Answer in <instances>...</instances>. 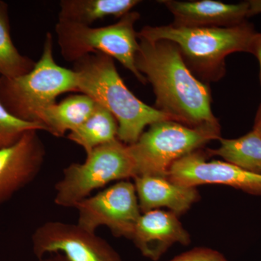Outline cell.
Here are the masks:
<instances>
[{
	"label": "cell",
	"instance_id": "8992f818",
	"mask_svg": "<svg viewBox=\"0 0 261 261\" xmlns=\"http://www.w3.org/2000/svg\"><path fill=\"white\" fill-rule=\"evenodd\" d=\"M220 138L221 126L192 128L170 120L154 123L137 142L128 145L135 160L136 177H167L170 168L178 160Z\"/></svg>",
	"mask_w": 261,
	"mask_h": 261
},
{
	"label": "cell",
	"instance_id": "ba28073f",
	"mask_svg": "<svg viewBox=\"0 0 261 261\" xmlns=\"http://www.w3.org/2000/svg\"><path fill=\"white\" fill-rule=\"evenodd\" d=\"M78 224L92 232L106 226L115 237L132 238L142 212L135 185L121 181L81 201Z\"/></svg>",
	"mask_w": 261,
	"mask_h": 261
},
{
	"label": "cell",
	"instance_id": "3957f363",
	"mask_svg": "<svg viewBox=\"0 0 261 261\" xmlns=\"http://www.w3.org/2000/svg\"><path fill=\"white\" fill-rule=\"evenodd\" d=\"M256 34L254 27L247 22L229 27H185L172 23L145 25L137 32V37L174 43L193 74L208 82L224 76L225 59L230 54L251 53Z\"/></svg>",
	"mask_w": 261,
	"mask_h": 261
},
{
	"label": "cell",
	"instance_id": "44dd1931",
	"mask_svg": "<svg viewBox=\"0 0 261 261\" xmlns=\"http://www.w3.org/2000/svg\"><path fill=\"white\" fill-rule=\"evenodd\" d=\"M169 261H228L221 252L207 248L195 247L190 251L184 252Z\"/></svg>",
	"mask_w": 261,
	"mask_h": 261
},
{
	"label": "cell",
	"instance_id": "30bf717a",
	"mask_svg": "<svg viewBox=\"0 0 261 261\" xmlns=\"http://www.w3.org/2000/svg\"><path fill=\"white\" fill-rule=\"evenodd\" d=\"M167 178L182 186L224 185L251 195H261V174L245 171L226 161L207 162L205 154L200 150L173 163Z\"/></svg>",
	"mask_w": 261,
	"mask_h": 261
},
{
	"label": "cell",
	"instance_id": "603a6c76",
	"mask_svg": "<svg viewBox=\"0 0 261 261\" xmlns=\"http://www.w3.org/2000/svg\"><path fill=\"white\" fill-rule=\"evenodd\" d=\"M249 3L248 17L261 13V0H250Z\"/></svg>",
	"mask_w": 261,
	"mask_h": 261
},
{
	"label": "cell",
	"instance_id": "6da1fadb",
	"mask_svg": "<svg viewBox=\"0 0 261 261\" xmlns=\"http://www.w3.org/2000/svg\"><path fill=\"white\" fill-rule=\"evenodd\" d=\"M137 70L152 84L156 109L192 128L220 126L211 109L210 88L188 68L177 46L138 37Z\"/></svg>",
	"mask_w": 261,
	"mask_h": 261
},
{
	"label": "cell",
	"instance_id": "52a82bcc",
	"mask_svg": "<svg viewBox=\"0 0 261 261\" xmlns=\"http://www.w3.org/2000/svg\"><path fill=\"white\" fill-rule=\"evenodd\" d=\"M136 176L129 147L118 139L93 149L84 162L72 163L65 168L63 177L55 187L54 201L61 207H74L108 184Z\"/></svg>",
	"mask_w": 261,
	"mask_h": 261
},
{
	"label": "cell",
	"instance_id": "277c9868",
	"mask_svg": "<svg viewBox=\"0 0 261 261\" xmlns=\"http://www.w3.org/2000/svg\"><path fill=\"white\" fill-rule=\"evenodd\" d=\"M69 92H78L76 75L56 63L51 33L46 35L40 59L29 73L14 79L0 76V102L13 116L31 123H37L38 113Z\"/></svg>",
	"mask_w": 261,
	"mask_h": 261
},
{
	"label": "cell",
	"instance_id": "8fae6325",
	"mask_svg": "<svg viewBox=\"0 0 261 261\" xmlns=\"http://www.w3.org/2000/svg\"><path fill=\"white\" fill-rule=\"evenodd\" d=\"M38 132L29 130L14 145L0 149V205L40 172L46 149Z\"/></svg>",
	"mask_w": 261,
	"mask_h": 261
},
{
	"label": "cell",
	"instance_id": "2e32d148",
	"mask_svg": "<svg viewBox=\"0 0 261 261\" xmlns=\"http://www.w3.org/2000/svg\"><path fill=\"white\" fill-rule=\"evenodd\" d=\"M140 3L138 0H63L60 3L58 20L91 25L106 17L121 18Z\"/></svg>",
	"mask_w": 261,
	"mask_h": 261
},
{
	"label": "cell",
	"instance_id": "9c48e42d",
	"mask_svg": "<svg viewBox=\"0 0 261 261\" xmlns=\"http://www.w3.org/2000/svg\"><path fill=\"white\" fill-rule=\"evenodd\" d=\"M32 239L33 250L39 259L61 253L69 261H122L107 241L78 224L49 221L39 226Z\"/></svg>",
	"mask_w": 261,
	"mask_h": 261
},
{
	"label": "cell",
	"instance_id": "d6986e66",
	"mask_svg": "<svg viewBox=\"0 0 261 261\" xmlns=\"http://www.w3.org/2000/svg\"><path fill=\"white\" fill-rule=\"evenodd\" d=\"M36 62L23 56L15 47L10 35L8 5L0 0V76L14 79L29 73Z\"/></svg>",
	"mask_w": 261,
	"mask_h": 261
},
{
	"label": "cell",
	"instance_id": "9a60e30c",
	"mask_svg": "<svg viewBox=\"0 0 261 261\" xmlns=\"http://www.w3.org/2000/svg\"><path fill=\"white\" fill-rule=\"evenodd\" d=\"M97 105L86 94L71 95L38 113L37 123L55 137H64L87 121Z\"/></svg>",
	"mask_w": 261,
	"mask_h": 261
},
{
	"label": "cell",
	"instance_id": "d4e9b609",
	"mask_svg": "<svg viewBox=\"0 0 261 261\" xmlns=\"http://www.w3.org/2000/svg\"><path fill=\"white\" fill-rule=\"evenodd\" d=\"M254 129L257 130L261 135V115L260 116H256L255 118V123L254 126Z\"/></svg>",
	"mask_w": 261,
	"mask_h": 261
},
{
	"label": "cell",
	"instance_id": "4fadbf2b",
	"mask_svg": "<svg viewBox=\"0 0 261 261\" xmlns=\"http://www.w3.org/2000/svg\"><path fill=\"white\" fill-rule=\"evenodd\" d=\"M172 13L173 24L185 27H229L245 22L249 3L228 4L214 0L161 1Z\"/></svg>",
	"mask_w": 261,
	"mask_h": 261
},
{
	"label": "cell",
	"instance_id": "ac0fdd59",
	"mask_svg": "<svg viewBox=\"0 0 261 261\" xmlns=\"http://www.w3.org/2000/svg\"><path fill=\"white\" fill-rule=\"evenodd\" d=\"M221 146L209 149L211 155H217L226 162L250 172L261 174V135L254 129L238 139H219Z\"/></svg>",
	"mask_w": 261,
	"mask_h": 261
},
{
	"label": "cell",
	"instance_id": "7c38bea8",
	"mask_svg": "<svg viewBox=\"0 0 261 261\" xmlns=\"http://www.w3.org/2000/svg\"><path fill=\"white\" fill-rule=\"evenodd\" d=\"M130 240L144 256L156 261L174 244L189 245L190 236L176 214L157 209L141 215Z\"/></svg>",
	"mask_w": 261,
	"mask_h": 261
},
{
	"label": "cell",
	"instance_id": "7402d4cb",
	"mask_svg": "<svg viewBox=\"0 0 261 261\" xmlns=\"http://www.w3.org/2000/svg\"><path fill=\"white\" fill-rule=\"evenodd\" d=\"M251 54L254 55L258 60L260 64V78L261 84V33H257L254 37L251 48ZM261 107V104L260 106Z\"/></svg>",
	"mask_w": 261,
	"mask_h": 261
},
{
	"label": "cell",
	"instance_id": "cb8c5ba5",
	"mask_svg": "<svg viewBox=\"0 0 261 261\" xmlns=\"http://www.w3.org/2000/svg\"><path fill=\"white\" fill-rule=\"evenodd\" d=\"M55 254L56 255H53V256L47 257V258L40 259V261H69L61 253Z\"/></svg>",
	"mask_w": 261,
	"mask_h": 261
},
{
	"label": "cell",
	"instance_id": "5b68a950",
	"mask_svg": "<svg viewBox=\"0 0 261 261\" xmlns=\"http://www.w3.org/2000/svg\"><path fill=\"white\" fill-rule=\"evenodd\" d=\"M140 17L137 12H130L117 23L98 28L58 20L56 32L62 56L75 63L91 53H102L117 60L145 85L147 81L135 65L140 43L135 25Z\"/></svg>",
	"mask_w": 261,
	"mask_h": 261
},
{
	"label": "cell",
	"instance_id": "ffe728a7",
	"mask_svg": "<svg viewBox=\"0 0 261 261\" xmlns=\"http://www.w3.org/2000/svg\"><path fill=\"white\" fill-rule=\"evenodd\" d=\"M31 130H45L38 123L18 119L0 102V149L14 145Z\"/></svg>",
	"mask_w": 261,
	"mask_h": 261
},
{
	"label": "cell",
	"instance_id": "484cf974",
	"mask_svg": "<svg viewBox=\"0 0 261 261\" xmlns=\"http://www.w3.org/2000/svg\"><path fill=\"white\" fill-rule=\"evenodd\" d=\"M261 115V107L259 108L258 111H257L256 116H260Z\"/></svg>",
	"mask_w": 261,
	"mask_h": 261
},
{
	"label": "cell",
	"instance_id": "7a4b0ae2",
	"mask_svg": "<svg viewBox=\"0 0 261 261\" xmlns=\"http://www.w3.org/2000/svg\"><path fill=\"white\" fill-rule=\"evenodd\" d=\"M78 92L93 99L116 118L118 139L133 145L146 126L162 121H173L166 113L138 99L126 87L115 65L114 59L102 53H94L73 63Z\"/></svg>",
	"mask_w": 261,
	"mask_h": 261
},
{
	"label": "cell",
	"instance_id": "5bb4252c",
	"mask_svg": "<svg viewBox=\"0 0 261 261\" xmlns=\"http://www.w3.org/2000/svg\"><path fill=\"white\" fill-rule=\"evenodd\" d=\"M134 179L142 214L166 207L178 216L200 198L196 187L177 185L167 177L140 176Z\"/></svg>",
	"mask_w": 261,
	"mask_h": 261
},
{
	"label": "cell",
	"instance_id": "e0dca14e",
	"mask_svg": "<svg viewBox=\"0 0 261 261\" xmlns=\"http://www.w3.org/2000/svg\"><path fill=\"white\" fill-rule=\"evenodd\" d=\"M118 132L116 118L106 108L97 104L88 119L70 132L68 139L81 146L87 154L99 146L118 140Z\"/></svg>",
	"mask_w": 261,
	"mask_h": 261
}]
</instances>
